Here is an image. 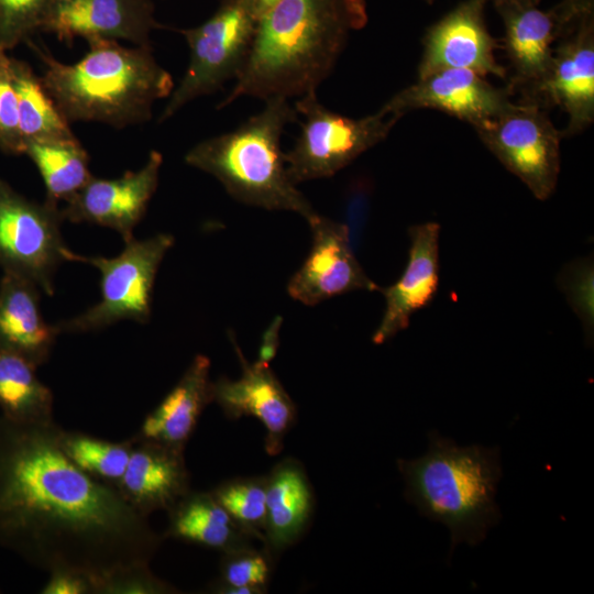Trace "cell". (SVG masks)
Wrapping results in <instances>:
<instances>
[{"label": "cell", "mask_w": 594, "mask_h": 594, "mask_svg": "<svg viewBox=\"0 0 594 594\" xmlns=\"http://www.w3.org/2000/svg\"><path fill=\"white\" fill-rule=\"evenodd\" d=\"M61 429L0 416V546L48 573L79 572L100 594L114 574L150 564L164 537L67 458Z\"/></svg>", "instance_id": "6da1fadb"}, {"label": "cell", "mask_w": 594, "mask_h": 594, "mask_svg": "<svg viewBox=\"0 0 594 594\" xmlns=\"http://www.w3.org/2000/svg\"><path fill=\"white\" fill-rule=\"evenodd\" d=\"M367 20L364 0H276L258 15L248 58L217 109L241 97L264 101L317 92L350 34Z\"/></svg>", "instance_id": "7a4b0ae2"}, {"label": "cell", "mask_w": 594, "mask_h": 594, "mask_svg": "<svg viewBox=\"0 0 594 594\" xmlns=\"http://www.w3.org/2000/svg\"><path fill=\"white\" fill-rule=\"evenodd\" d=\"M44 65V87L70 122H100L117 129L152 117L156 100L174 89L172 75L155 59L152 46L127 47L113 40H87V53L74 64L25 42Z\"/></svg>", "instance_id": "3957f363"}, {"label": "cell", "mask_w": 594, "mask_h": 594, "mask_svg": "<svg viewBox=\"0 0 594 594\" xmlns=\"http://www.w3.org/2000/svg\"><path fill=\"white\" fill-rule=\"evenodd\" d=\"M427 452L413 460L397 459L405 482L404 497L419 514L450 531L451 558L461 543H481L502 519L495 502L503 475L501 450L479 444L458 446L432 430Z\"/></svg>", "instance_id": "277c9868"}, {"label": "cell", "mask_w": 594, "mask_h": 594, "mask_svg": "<svg viewBox=\"0 0 594 594\" xmlns=\"http://www.w3.org/2000/svg\"><path fill=\"white\" fill-rule=\"evenodd\" d=\"M297 119L289 99L270 98L234 130L193 146L185 162L213 176L239 202L292 211L308 221L318 212L290 180L280 144L286 125Z\"/></svg>", "instance_id": "5b68a950"}, {"label": "cell", "mask_w": 594, "mask_h": 594, "mask_svg": "<svg viewBox=\"0 0 594 594\" xmlns=\"http://www.w3.org/2000/svg\"><path fill=\"white\" fill-rule=\"evenodd\" d=\"M256 23V0H221L201 24L177 30L188 45L189 62L182 80L168 97L160 122L238 77L250 53Z\"/></svg>", "instance_id": "8992f818"}, {"label": "cell", "mask_w": 594, "mask_h": 594, "mask_svg": "<svg viewBox=\"0 0 594 594\" xmlns=\"http://www.w3.org/2000/svg\"><path fill=\"white\" fill-rule=\"evenodd\" d=\"M294 108L302 121L285 161L295 185L336 175L384 141L400 119L381 109L359 119L345 117L323 106L317 92L297 98Z\"/></svg>", "instance_id": "52a82bcc"}, {"label": "cell", "mask_w": 594, "mask_h": 594, "mask_svg": "<svg viewBox=\"0 0 594 594\" xmlns=\"http://www.w3.org/2000/svg\"><path fill=\"white\" fill-rule=\"evenodd\" d=\"M174 237L158 233L144 240L125 242L114 257H80L99 270L100 300L82 314L56 324L59 333L98 331L120 320L146 323L152 311L156 274Z\"/></svg>", "instance_id": "ba28073f"}, {"label": "cell", "mask_w": 594, "mask_h": 594, "mask_svg": "<svg viewBox=\"0 0 594 594\" xmlns=\"http://www.w3.org/2000/svg\"><path fill=\"white\" fill-rule=\"evenodd\" d=\"M58 205L30 200L0 178V267L54 294V275L66 261L81 255L65 244Z\"/></svg>", "instance_id": "9c48e42d"}, {"label": "cell", "mask_w": 594, "mask_h": 594, "mask_svg": "<svg viewBox=\"0 0 594 594\" xmlns=\"http://www.w3.org/2000/svg\"><path fill=\"white\" fill-rule=\"evenodd\" d=\"M483 144L539 200L556 190L560 174L558 130L546 109L512 101L501 113L473 127Z\"/></svg>", "instance_id": "30bf717a"}, {"label": "cell", "mask_w": 594, "mask_h": 594, "mask_svg": "<svg viewBox=\"0 0 594 594\" xmlns=\"http://www.w3.org/2000/svg\"><path fill=\"white\" fill-rule=\"evenodd\" d=\"M520 100L564 111L568 124L563 138L580 134L593 123L594 18L558 41L546 75Z\"/></svg>", "instance_id": "8fae6325"}, {"label": "cell", "mask_w": 594, "mask_h": 594, "mask_svg": "<svg viewBox=\"0 0 594 594\" xmlns=\"http://www.w3.org/2000/svg\"><path fill=\"white\" fill-rule=\"evenodd\" d=\"M307 222L311 246L301 266L288 280L287 293L293 299L316 306L354 290H381L359 263L343 222L319 213Z\"/></svg>", "instance_id": "7c38bea8"}, {"label": "cell", "mask_w": 594, "mask_h": 594, "mask_svg": "<svg viewBox=\"0 0 594 594\" xmlns=\"http://www.w3.org/2000/svg\"><path fill=\"white\" fill-rule=\"evenodd\" d=\"M487 0H463L429 26L422 38L418 78L447 68L469 69L483 77L506 78L497 59L498 41L490 33Z\"/></svg>", "instance_id": "4fadbf2b"}, {"label": "cell", "mask_w": 594, "mask_h": 594, "mask_svg": "<svg viewBox=\"0 0 594 594\" xmlns=\"http://www.w3.org/2000/svg\"><path fill=\"white\" fill-rule=\"evenodd\" d=\"M163 155L151 151L136 172L119 178H91L68 200L61 213L74 223H94L116 230L124 242L133 239V230L144 217L160 177Z\"/></svg>", "instance_id": "5bb4252c"}, {"label": "cell", "mask_w": 594, "mask_h": 594, "mask_svg": "<svg viewBox=\"0 0 594 594\" xmlns=\"http://www.w3.org/2000/svg\"><path fill=\"white\" fill-rule=\"evenodd\" d=\"M507 87L497 88L480 74L447 68L418 78L393 95L380 109L403 117L417 109H435L472 128L501 113L513 100Z\"/></svg>", "instance_id": "9a60e30c"}, {"label": "cell", "mask_w": 594, "mask_h": 594, "mask_svg": "<svg viewBox=\"0 0 594 594\" xmlns=\"http://www.w3.org/2000/svg\"><path fill=\"white\" fill-rule=\"evenodd\" d=\"M232 342L242 373L237 380L221 376L213 381L212 403L231 420L251 416L262 422L266 431L265 451L268 455H276L296 421L295 403L268 362L257 359L249 363L233 339Z\"/></svg>", "instance_id": "2e32d148"}, {"label": "cell", "mask_w": 594, "mask_h": 594, "mask_svg": "<svg viewBox=\"0 0 594 594\" xmlns=\"http://www.w3.org/2000/svg\"><path fill=\"white\" fill-rule=\"evenodd\" d=\"M162 28L152 0H56L42 31L65 43L84 37L150 46L151 33Z\"/></svg>", "instance_id": "e0dca14e"}, {"label": "cell", "mask_w": 594, "mask_h": 594, "mask_svg": "<svg viewBox=\"0 0 594 594\" xmlns=\"http://www.w3.org/2000/svg\"><path fill=\"white\" fill-rule=\"evenodd\" d=\"M410 240L408 261L400 277L381 288L385 309L372 336L374 344H382L405 330L410 317L428 306L439 286L440 226L425 222L408 229Z\"/></svg>", "instance_id": "ac0fdd59"}, {"label": "cell", "mask_w": 594, "mask_h": 594, "mask_svg": "<svg viewBox=\"0 0 594 594\" xmlns=\"http://www.w3.org/2000/svg\"><path fill=\"white\" fill-rule=\"evenodd\" d=\"M125 471L117 485L140 515L168 510L190 491L184 451L135 436Z\"/></svg>", "instance_id": "d6986e66"}, {"label": "cell", "mask_w": 594, "mask_h": 594, "mask_svg": "<svg viewBox=\"0 0 594 594\" xmlns=\"http://www.w3.org/2000/svg\"><path fill=\"white\" fill-rule=\"evenodd\" d=\"M315 495L304 465L286 458L266 475V524L263 550L273 560L306 532Z\"/></svg>", "instance_id": "ffe728a7"}, {"label": "cell", "mask_w": 594, "mask_h": 594, "mask_svg": "<svg viewBox=\"0 0 594 594\" xmlns=\"http://www.w3.org/2000/svg\"><path fill=\"white\" fill-rule=\"evenodd\" d=\"M41 292L32 280L13 273L3 272L0 279V349L36 367L48 360L59 333L42 316Z\"/></svg>", "instance_id": "44dd1931"}, {"label": "cell", "mask_w": 594, "mask_h": 594, "mask_svg": "<svg viewBox=\"0 0 594 594\" xmlns=\"http://www.w3.org/2000/svg\"><path fill=\"white\" fill-rule=\"evenodd\" d=\"M499 15L505 30L503 47L512 68L507 88L521 96L546 75L561 33L550 9L529 6Z\"/></svg>", "instance_id": "7402d4cb"}, {"label": "cell", "mask_w": 594, "mask_h": 594, "mask_svg": "<svg viewBox=\"0 0 594 594\" xmlns=\"http://www.w3.org/2000/svg\"><path fill=\"white\" fill-rule=\"evenodd\" d=\"M210 360L197 354L177 384L143 420L139 439L185 449L204 409L212 403Z\"/></svg>", "instance_id": "603a6c76"}, {"label": "cell", "mask_w": 594, "mask_h": 594, "mask_svg": "<svg viewBox=\"0 0 594 594\" xmlns=\"http://www.w3.org/2000/svg\"><path fill=\"white\" fill-rule=\"evenodd\" d=\"M168 513L164 538L227 553L253 547L248 536L211 492L189 491Z\"/></svg>", "instance_id": "cb8c5ba5"}, {"label": "cell", "mask_w": 594, "mask_h": 594, "mask_svg": "<svg viewBox=\"0 0 594 594\" xmlns=\"http://www.w3.org/2000/svg\"><path fill=\"white\" fill-rule=\"evenodd\" d=\"M23 154L37 167L46 190V201L68 200L90 178L89 156L76 136L30 140Z\"/></svg>", "instance_id": "d4e9b609"}, {"label": "cell", "mask_w": 594, "mask_h": 594, "mask_svg": "<svg viewBox=\"0 0 594 594\" xmlns=\"http://www.w3.org/2000/svg\"><path fill=\"white\" fill-rule=\"evenodd\" d=\"M36 366L22 356L0 349V409L18 422L53 421V393L36 376Z\"/></svg>", "instance_id": "484cf974"}, {"label": "cell", "mask_w": 594, "mask_h": 594, "mask_svg": "<svg viewBox=\"0 0 594 594\" xmlns=\"http://www.w3.org/2000/svg\"><path fill=\"white\" fill-rule=\"evenodd\" d=\"M9 61L23 143L30 140L75 136L69 122L47 92L41 77L26 62L11 56Z\"/></svg>", "instance_id": "4316f807"}, {"label": "cell", "mask_w": 594, "mask_h": 594, "mask_svg": "<svg viewBox=\"0 0 594 594\" xmlns=\"http://www.w3.org/2000/svg\"><path fill=\"white\" fill-rule=\"evenodd\" d=\"M134 438L112 442L79 431L61 429L59 443L67 458L89 476L117 487L130 459Z\"/></svg>", "instance_id": "83f0119b"}, {"label": "cell", "mask_w": 594, "mask_h": 594, "mask_svg": "<svg viewBox=\"0 0 594 594\" xmlns=\"http://www.w3.org/2000/svg\"><path fill=\"white\" fill-rule=\"evenodd\" d=\"M238 526L252 539L264 541L266 475L234 477L210 491Z\"/></svg>", "instance_id": "f1b7e54d"}, {"label": "cell", "mask_w": 594, "mask_h": 594, "mask_svg": "<svg viewBox=\"0 0 594 594\" xmlns=\"http://www.w3.org/2000/svg\"><path fill=\"white\" fill-rule=\"evenodd\" d=\"M56 0H0V48L12 50L42 31Z\"/></svg>", "instance_id": "f546056e"}, {"label": "cell", "mask_w": 594, "mask_h": 594, "mask_svg": "<svg viewBox=\"0 0 594 594\" xmlns=\"http://www.w3.org/2000/svg\"><path fill=\"white\" fill-rule=\"evenodd\" d=\"M221 554L220 576L216 583L248 588L254 594L266 592L273 560L263 549L250 547Z\"/></svg>", "instance_id": "4dcf8cb0"}, {"label": "cell", "mask_w": 594, "mask_h": 594, "mask_svg": "<svg viewBox=\"0 0 594 594\" xmlns=\"http://www.w3.org/2000/svg\"><path fill=\"white\" fill-rule=\"evenodd\" d=\"M9 58L6 51L0 48V150L9 155H21L24 143Z\"/></svg>", "instance_id": "1f68e13d"}, {"label": "cell", "mask_w": 594, "mask_h": 594, "mask_svg": "<svg viewBox=\"0 0 594 594\" xmlns=\"http://www.w3.org/2000/svg\"><path fill=\"white\" fill-rule=\"evenodd\" d=\"M179 591L157 578L150 564L131 566L114 574L101 588V594H172Z\"/></svg>", "instance_id": "d6a6232c"}, {"label": "cell", "mask_w": 594, "mask_h": 594, "mask_svg": "<svg viewBox=\"0 0 594 594\" xmlns=\"http://www.w3.org/2000/svg\"><path fill=\"white\" fill-rule=\"evenodd\" d=\"M371 182L365 178L354 180L348 190L346 196V222H343L349 231L351 242L359 241V234L367 217L371 199Z\"/></svg>", "instance_id": "836d02e7"}, {"label": "cell", "mask_w": 594, "mask_h": 594, "mask_svg": "<svg viewBox=\"0 0 594 594\" xmlns=\"http://www.w3.org/2000/svg\"><path fill=\"white\" fill-rule=\"evenodd\" d=\"M550 10L558 22L562 38L583 21L594 18V0H561Z\"/></svg>", "instance_id": "e575fe53"}, {"label": "cell", "mask_w": 594, "mask_h": 594, "mask_svg": "<svg viewBox=\"0 0 594 594\" xmlns=\"http://www.w3.org/2000/svg\"><path fill=\"white\" fill-rule=\"evenodd\" d=\"M42 594H89L94 592L91 581L84 574L59 569L50 572V578L41 590Z\"/></svg>", "instance_id": "d590c367"}, {"label": "cell", "mask_w": 594, "mask_h": 594, "mask_svg": "<svg viewBox=\"0 0 594 594\" xmlns=\"http://www.w3.org/2000/svg\"><path fill=\"white\" fill-rule=\"evenodd\" d=\"M498 12L502 14L506 11L529 6H538L540 0H491Z\"/></svg>", "instance_id": "8d00e7d4"}, {"label": "cell", "mask_w": 594, "mask_h": 594, "mask_svg": "<svg viewBox=\"0 0 594 594\" xmlns=\"http://www.w3.org/2000/svg\"><path fill=\"white\" fill-rule=\"evenodd\" d=\"M426 1L428 4H432L436 0H424Z\"/></svg>", "instance_id": "74e56055"}, {"label": "cell", "mask_w": 594, "mask_h": 594, "mask_svg": "<svg viewBox=\"0 0 594 594\" xmlns=\"http://www.w3.org/2000/svg\"><path fill=\"white\" fill-rule=\"evenodd\" d=\"M58 1H63V0H58Z\"/></svg>", "instance_id": "f35d334b"}]
</instances>
